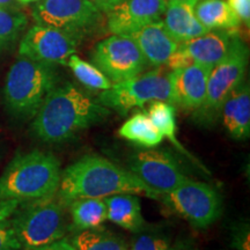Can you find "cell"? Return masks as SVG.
I'll return each instance as SVG.
<instances>
[{
	"label": "cell",
	"mask_w": 250,
	"mask_h": 250,
	"mask_svg": "<svg viewBox=\"0 0 250 250\" xmlns=\"http://www.w3.org/2000/svg\"><path fill=\"white\" fill-rule=\"evenodd\" d=\"M110 110L72 83L56 86L33 118V134L45 144H62L104 121Z\"/></svg>",
	"instance_id": "cell-1"
},
{
	"label": "cell",
	"mask_w": 250,
	"mask_h": 250,
	"mask_svg": "<svg viewBox=\"0 0 250 250\" xmlns=\"http://www.w3.org/2000/svg\"><path fill=\"white\" fill-rule=\"evenodd\" d=\"M121 193L161 197L130 170L100 155H85L66 167L57 191L64 205L78 198H107Z\"/></svg>",
	"instance_id": "cell-2"
},
{
	"label": "cell",
	"mask_w": 250,
	"mask_h": 250,
	"mask_svg": "<svg viewBox=\"0 0 250 250\" xmlns=\"http://www.w3.org/2000/svg\"><path fill=\"white\" fill-rule=\"evenodd\" d=\"M61 176V162L52 153H20L0 176V202L21 204L57 195Z\"/></svg>",
	"instance_id": "cell-3"
},
{
	"label": "cell",
	"mask_w": 250,
	"mask_h": 250,
	"mask_svg": "<svg viewBox=\"0 0 250 250\" xmlns=\"http://www.w3.org/2000/svg\"><path fill=\"white\" fill-rule=\"evenodd\" d=\"M57 83L56 65L19 56L6 76L2 90L6 108L14 117L34 118Z\"/></svg>",
	"instance_id": "cell-4"
},
{
	"label": "cell",
	"mask_w": 250,
	"mask_h": 250,
	"mask_svg": "<svg viewBox=\"0 0 250 250\" xmlns=\"http://www.w3.org/2000/svg\"><path fill=\"white\" fill-rule=\"evenodd\" d=\"M55 196L21 203L9 217L21 250L40 248L65 235L64 203Z\"/></svg>",
	"instance_id": "cell-5"
},
{
	"label": "cell",
	"mask_w": 250,
	"mask_h": 250,
	"mask_svg": "<svg viewBox=\"0 0 250 250\" xmlns=\"http://www.w3.org/2000/svg\"><path fill=\"white\" fill-rule=\"evenodd\" d=\"M98 100L102 105L117 111L121 116L155 101L173 104L169 72L161 67L142 72L130 79L112 83L110 88L102 90Z\"/></svg>",
	"instance_id": "cell-6"
},
{
	"label": "cell",
	"mask_w": 250,
	"mask_h": 250,
	"mask_svg": "<svg viewBox=\"0 0 250 250\" xmlns=\"http://www.w3.org/2000/svg\"><path fill=\"white\" fill-rule=\"evenodd\" d=\"M248 57L249 50L237 34L227 55L210 72L205 101L195 111L201 123H212L220 116L224 102L245 81Z\"/></svg>",
	"instance_id": "cell-7"
},
{
	"label": "cell",
	"mask_w": 250,
	"mask_h": 250,
	"mask_svg": "<svg viewBox=\"0 0 250 250\" xmlns=\"http://www.w3.org/2000/svg\"><path fill=\"white\" fill-rule=\"evenodd\" d=\"M161 199L180 217L196 228H206L223 212V198L217 189L204 182L188 180Z\"/></svg>",
	"instance_id": "cell-8"
},
{
	"label": "cell",
	"mask_w": 250,
	"mask_h": 250,
	"mask_svg": "<svg viewBox=\"0 0 250 250\" xmlns=\"http://www.w3.org/2000/svg\"><path fill=\"white\" fill-rule=\"evenodd\" d=\"M31 14L37 24L68 31L81 39L95 29L103 18L89 0H40Z\"/></svg>",
	"instance_id": "cell-9"
},
{
	"label": "cell",
	"mask_w": 250,
	"mask_h": 250,
	"mask_svg": "<svg viewBox=\"0 0 250 250\" xmlns=\"http://www.w3.org/2000/svg\"><path fill=\"white\" fill-rule=\"evenodd\" d=\"M92 62L114 83L130 79L148 66L136 42L124 34H114L99 42Z\"/></svg>",
	"instance_id": "cell-10"
},
{
	"label": "cell",
	"mask_w": 250,
	"mask_h": 250,
	"mask_svg": "<svg viewBox=\"0 0 250 250\" xmlns=\"http://www.w3.org/2000/svg\"><path fill=\"white\" fill-rule=\"evenodd\" d=\"M81 37L43 24L35 23L28 29L19 45V56L54 65H66L76 54Z\"/></svg>",
	"instance_id": "cell-11"
},
{
	"label": "cell",
	"mask_w": 250,
	"mask_h": 250,
	"mask_svg": "<svg viewBox=\"0 0 250 250\" xmlns=\"http://www.w3.org/2000/svg\"><path fill=\"white\" fill-rule=\"evenodd\" d=\"M129 170L160 195L189 180L177 159L165 149L148 148L136 153L129 160Z\"/></svg>",
	"instance_id": "cell-12"
},
{
	"label": "cell",
	"mask_w": 250,
	"mask_h": 250,
	"mask_svg": "<svg viewBox=\"0 0 250 250\" xmlns=\"http://www.w3.org/2000/svg\"><path fill=\"white\" fill-rule=\"evenodd\" d=\"M167 0H122L107 14V28L112 34L129 35L146 24L160 21Z\"/></svg>",
	"instance_id": "cell-13"
},
{
	"label": "cell",
	"mask_w": 250,
	"mask_h": 250,
	"mask_svg": "<svg viewBox=\"0 0 250 250\" xmlns=\"http://www.w3.org/2000/svg\"><path fill=\"white\" fill-rule=\"evenodd\" d=\"M235 35H237L236 29L208 30L202 36L181 43L176 51L187 66L201 64L213 68L227 55Z\"/></svg>",
	"instance_id": "cell-14"
},
{
	"label": "cell",
	"mask_w": 250,
	"mask_h": 250,
	"mask_svg": "<svg viewBox=\"0 0 250 250\" xmlns=\"http://www.w3.org/2000/svg\"><path fill=\"white\" fill-rule=\"evenodd\" d=\"M212 68L201 64H190L169 72L173 94V105L184 110H193L202 107L205 101L208 79Z\"/></svg>",
	"instance_id": "cell-15"
},
{
	"label": "cell",
	"mask_w": 250,
	"mask_h": 250,
	"mask_svg": "<svg viewBox=\"0 0 250 250\" xmlns=\"http://www.w3.org/2000/svg\"><path fill=\"white\" fill-rule=\"evenodd\" d=\"M129 36L138 45L147 65L153 67L165 66L180 45V43L167 33L162 21L146 24L129 34Z\"/></svg>",
	"instance_id": "cell-16"
},
{
	"label": "cell",
	"mask_w": 250,
	"mask_h": 250,
	"mask_svg": "<svg viewBox=\"0 0 250 250\" xmlns=\"http://www.w3.org/2000/svg\"><path fill=\"white\" fill-rule=\"evenodd\" d=\"M220 116L229 137L235 140L250 136V88L248 83L237 86L224 102Z\"/></svg>",
	"instance_id": "cell-17"
},
{
	"label": "cell",
	"mask_w": 250,
	"mask_h": 250,
	"mask_svg": "<svg viewBox=\"0 0 250 250\" xmlns=\"http://www.w3.org/2000/svg\"><path fill=\"white\" fill-rule=\"evenodd\" d=\"M196 2L192 1H168L164 13L165 29L176 41L184 43L208 31L197 20L195 11Z\"/></svg>",
	"instance_id": "cell-18"
},
{
	"label": "cell",
	"mask_w": 250,
	"mask_h": 250,
	"mask_svg": "<svg viewBox=\"0 0 250 250\" xmlns=\"http://www.w3.org/2000/svg\"><path fill=\"white\" fill-rule=\"evenodd\" d=\"M107 219L124 229L138 233L144 227L142 205L139 198L131 193H121L104 198Z\"/></svg>",
	"instance_id": "cell-19"
},
{
	"label": "cell",
	"mask_w": 250,
	"mask_h": 250,
	"mask_svg": "<svg viewBox=\"0 0 250 250\" xmlns=\"http://www.w3.org/2000/svg\"><path fill=\"white\" fill-rule=\"evenodd\" d=\"M193 11L197 20L208 30H233L241 24V21L225 0H197Z\"/></svg>",
	"instance_id": "cell-20"
},
{
	"label": "cell",
	"mask_w": 250,
	"mask_h": 250,
	"mask_svg": "<svg viewBox=\"0 0 250 250\" xmlns=\"http://www.w3.org/2000/svg\"><path fill=\"white\" fill-rule=\"evenodd\" d=\"M118 134L124 139L146 148L158 146L164 137L149 120L147 112H137L130 117L118 130Z\"/></svg>",
	"instance_id": "cell-21"
},
{
	"label": "cell",
	"mask_w": 250,
	"mask_h": 250,
	"mask_svg": "<svg viewBox=\"0 0 250 250\" xmlns=\"http://www.w3.org/2000/svg\"><path fill=\"white\" fill-rule=\"evenodd\" d=\"M68 205L73 227L80 232L98 228L107 219V205L102 198H78Z\"/></svg>",
	"instance_id": "cell-22"
},
{
	"label": "cell",
	"mask_w": 250,
	"mask_h": 250,
	"mask_svg": "<svg viewBox=\"0 0 250 250\" xmlns=\"http://www.w3.org/2000/svg\"><path fill=\"white\" fill-rule=\"evenodd\" d=\"M147 115L153 125L158 129L164 138L169 139L180 151L190 156L189 153L186 152V149L183 148V146L176 138V110H175V105L165 101L152 102L148 108Z\"/></svg>",
	"instance_id": "cell-23"
},
{
	"label": "cell",
	"mask_w": 250,
	"mask_h": 250,
	"mask_svg": "<svg viewBox=\"0 0 250 250\" xmlns=\"http://www.w3.org/2000/svg\"><path fill=\"white\" fill-rule=\"evenodd\" d=\"M72 245L76 250H127L121 237L99 227L81 230L72 240Z\"/></svg>",
	"instance_id": "cell-24"
},
{
	"label": "cell",
	"mask_w": 250,
	"mask_h": 250,
	"mask_svg": "<svg viewBox=\"0 0 250 250\" xmlns=\"http://www.w3.org/2000/svg\"><path fill=\"white\" fill-rule=\"evenodd\" d=\"M28 26V18L18 7H0V52L17 42Z\"/></svg>",
	"instance_id": "cell-25"
},
{
	"label": "cell",
	"mask_w": 250,
	"mask_h": 250,
	"mask_svg": "<svg viewBox=\"0 0 250 250\" xmlns=\"http://www.w3.org/2000/svg\"><path fill=\"white\" fill-rule=\"evenodd\" d=\"M66 65L80 83L89 89L105 90L112 86V83L94 64L83 61L76 54L68 57Z\"/></svg>",
	"instance_id": "cell-26"
},
{
	"label": "cell",
	"mask_w": 250,
	"mask_h": 250,
	"mask_svg": "<svg viewBox=\"0 0 250 250\" xmlns=\"http://www.w3.org/2000/svg\"><path fill=\"white\" fill-rule=\"evenodd\" d=\"M0 250H21L9 218L0 221Z\"/></svg>",
	"instance_id": "cell-27"
},
{
	"label": "cell",
	"mask_w": 250,
	"mask_h": 250,
	"mask_svg": "<svg viewBox=\"0 0 250 250\" xmlns=\"http://www.w3.org/2000/svg\"><path fill=\"white\" fill-rule=\"evenodd\" d=\"M170 246L164 237L142 235L137 239L131 250H169Z\"/></svg>",
	"instance_id": "cell-28"
},
{
	"label": "cell",
	"mask_w": 250,
	"mask_h": 250,
	"mask_svg": "<svg viewBox=\"0 0 250 250\" xmlns=\"http://www.w3.org/2000/svg\"><path fill=\"white\" fill-rule=\"evenodd\" d=\"M227 4L239 18V20L249 27L250 24V0H227Z\"/></svg>",
	"instance_id": "cell-29"
},
{
	"label": "cell",
	"mask_w": 250,
	"mask_h": 250,
	"mask_svg": "<svg viewBox=\"0 0 250 250\" xmlns=\"http://www.w3.org/2000/svg\"><path fill=\"white\" fill-rule=\"evenodd\" d=\"M20 203L18 201H5L0 202V221L5 220L13 214V212L17 210Z\"/></svg>",
	"instance_id": "cell-30"
},
{
	"label": "cell",
	"mask_w": 250,
	"mask_h": 250,
	"mask_svg": "<svg viewBox=\"0 0 250 250\" xmlns=\"http://www.w3.org/2000/svg\"><path fill=\"white\" fill-rule=\"evenodd\" d=\"M33 250H76L73 245L68 242L66 239H59L57 241L49 243V245L42 246L40 248L33 249Z\"/></svg>",
	"instance_id": "cell-31"
},
{
	"label": "cell",
	"mask_w": 250,
	"mask_h": 250,
	"mask_svg": "<svg viewBox=\"0 0 250 250\" xmlns=\"http://www.w3.org/2000/svg\"><path fill=\"white\" fill-rule=\"evenodd\" d=\"M89 1L93 2L102 13H108L112 7L120 4L122 0H89Z\"/></svg>",
	"instance_id": "cell-32"
},
{
	"label": "cell",
	"mask_w": 250,
	"mask_h": 250,
	"mask_svg": "<svg viewBox=\"0 0 250 250\" xmlns=\"http://www.w3.org/2000/svg\"><path fill=\"white\" fill-rule=\"evenodd\" d=\"M18 0H0V7H18Z\"/></svg>",
	"instance_id": "cell-33"
},
{
	"label": "cell",
	"mask_w": 250,
	"mask_h": 250,
	"mask_svg": "<svg viewBox=\"0 0 250 250\" xmlns=\"http://www.w3.org/2000/svg\"><path fill=\"white\" fill-rule=\"evenodd\" d=\"M33 1H37V0H18V2H20V4H29Z\"/></svg>",
	"instance_id": "cell-34"
},
{
	"label": "cell",
	"mask_w": 250,
	"mask_h": 250,
	"mask_svg": "<svg viewBox=\"0 0 250 250\" xmlns=\"http://www.w3.org/2000/svg\"><path fill=\"white\" fill-rule=\"evenodd\" d=\"M168 1H192V2H197V0H167Z\"/></svg>",
	"instance_id": "cell-35"
},
{
	"label": "cell",
	"mask_w": 250,
	"mask_h": 250,
	"mask_svg": "<svg viewBox=\"0 0 250 250\" xmlns=\"http://www.w3.org/2000/svg\"><path fill=\"white\" fill-rule=\"evenodd\" d=\"M169 250H190V249L183 248V247H176V248H173V249H170V248H169Z\"/></svg>",
	"instance_id": "cell-36"
}]
</instances>
